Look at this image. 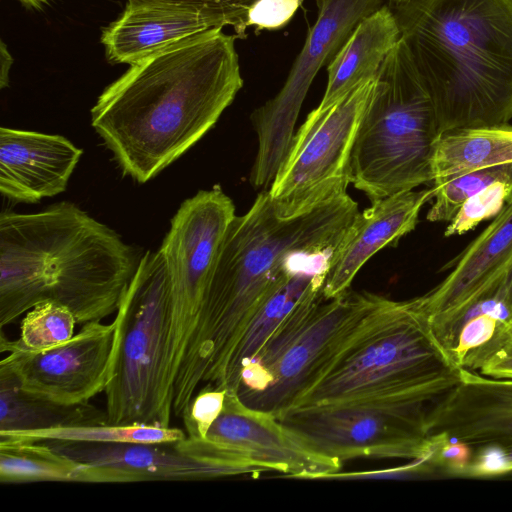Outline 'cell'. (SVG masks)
<instances>
[{
  "label": "cell",
  "instance_id": "obj_1",
  "mask_svg": "<svg viewBox=\"0 0 512 512\" xmlns=\"http://www.w3.org/2000/svg\"><path fill=\"white\" fill-rule=\"evenodd\" d=\"M236 38L218 27L173 43L100 94L91 124L124 174L149 181L216 124L243 86Z\"/></svg>",
  "mask_w": 512,
  "mask_h": 512
},
{
  "label": "cell",
  "instance_id": "obj_2",
  "mask_svg": "<svg viewBox=\"0 0 512 512\" xmlns=\"http://www.w3.org/2000/svg\"><path fill=\"white\" fill-rule=\"evenodd\" d=\"M359 213L348 194L294 217L280 216L269 192L235 216L212 269L176 373L194 391L220 385L234 348L264 298L301 253L334 250Z\"/></svg>",
  "mask_w": 512,
  "mask_h": 512
},
{
  "label": "cell",
  "instance_id": "obj_3",
  "mask_svg": "<svg viewBox=\"0 0 512 512\" xmlns=\"http://www.w3.org/2000/svg\"><path fill=\"white\" fill-rule=\"evenodd\" d=\"M141 257L77 205L0 214V326L44 300L67 306L78 325L116 313Z\"/></svg>",
  "mask_w": 512,
  "mask_h": 512
},
{
  "label": "cell",
  "instance_id": "obj_4",
  "mask_svg": "<svg viewBox=\"0 0 512 512\" xmlns=\"http://www.w3.org/2000/svg\"><path fill=\"white\" fill-rule=\"evenodd\" d=\"M440 133L512 120V0L392 7Z\"/></svg>",
  "mask_w": 512,
  "mask_h": 512
},
{
  "label": "cell",
  "instance_id": "obj_5",
  "mask_svg": "<svg viewBox=\"0 0 512 512\" xmlns=\"http://www.w3.org/2000/svg\"><path fill=\"white\" fill-rule=\"evenodd\" d=\"M461 369L434 337L415 298H387L289 411L357 403L436 405L460 380Z\"/></svg>",
  "mask_w": 512,
  "mask_h": 512
},
{
  "label": "cell",
  "instance_id": "obj_6",
  "mask_svg": "<svg viewBox=\"0 0 512 512\" xmlns=\"http://www.w3.org/2000/svg\"><path fill=\"white\" fill-rule=\"evenodd\" d=\"M441 135L432 99L401 39L382 63L355 137L350 178L372 202L433 184Z\"/></svg>",
  "mask_w": 512,
  "mask_h": 512
},
{
  "label": "cell",
  "instance_id": "obj_7",
  "mask_svg": "<svg viewBox=\"0 0 512 512\" xmlns=\"http://www.w3.org/2000/svg\"><path fill=\"white\" fill-rule=\"evenodd\" d=\"M312 286L241 372L237 395L280 417L323 376L346 343L387 298L348 290L326 299Z\"/></svg>",
  "mask_w": 512,
  "mask_h": 512
},
{
  "label": "cell",
  "instance_id": "obj_8",
  "mask_svg": "<svg viewBox=\"0 0 512 512\" xmlns=\"http://www.w3.org/2000/svg\"><path fill=\"white\" fill-rule=\"evenodd\" d=\"M114 323L113 377L104 391L108 423L170 426L172 298L160 250L141 257Z\"/></svg>",
  "mask_w": 512,
  "mask_h": 512
},
{
  "label": "cell",
  "instance_id": "obj_9",
  "mask_svg": "<svg viewBox=\"0 0 512 512\" xmlns=\"http://www.w3.org/2000/svg\"><path fill=\"white\" fill-rule=\"evenodd\" d=\"M375 80L326 109L312 110L294 134L268 191L280 216L294 217L347 194L352 149Z\"/></svg>",
  "mask_w": 512,
  "mask_h": 512
},
{
  "label": "cell",
  "instance_id": "obj_10",
  "mask_svg": "<svg viewBox=\"0 0 512 512\" xmlns=\"http://www.w3.org/2000/svg\"><path fill=\"white\" fill-rule=\"evenodd\" d=\"M436 405L340 404L298 408L277 418L316 451L341 462L356 458L417 460L432 454L433 440L427 428Z\"/></svg>",
  "mask_w": 512,
  "mask_h": 512
},
{
  "label": "cell",
  "instance_id": "obj_11",
  "mask_svg": "<svg viewBox=\"0 0 512 512\" xmlns=\"http://www.w3.org/2000/svg\"><path fill=\"white\" fill-rule=\"evenodd\" d=\"M317 17L280 91L251 114L258 150L250 181L271 183L287 156L300 109L319 70L331 61L356 26L383 0H316Z\"/></svg>",
  "mask_w": 512,
  "mask_h": 512
},
{
  "label": "cell",
  "instance_id": "obj_12",
  "mask_svg": "<svg viewBox=\"0 0 512 512\" xmlns=\"http://www.w3.org/2000/svg\"><path fill=\"white\" fill-rule=\"evenodd\" d=\"M43 442L82 465L81 483L203 480L269 472L241 451L187 435L152 444Z\"/></svg>",
  "mask_w": 512,
  "mask_h": 512
},
{
  "label": "cell",
  "instance_id": "obj_13",
  "mask_svg": "<svg viewBox=\"0 0 512 512\" xmlns=\"http://www.w3.org/2000/svg\"><path fill=\"white\" fill-rule=\"evenodd\" d=\"M235 216V206L220 186L200 190L182 202L159 249L171 287L173 382L217 255Z\"/></svg>",
  "mask_w": 512,
  "mask_h": 512
},
{
  "label": "cell",
  "instance_id": "obj_14",
  "mask_svg": "<svg viewBox=\"0 0 512 512\" xmlns=\"http://www.w3.org/2000/svg\"><path fill=\"white\" fill-rule=\"evenodd\" d=\"M116 327L92 321L67 342L30 352L14 350L0 362L26 392L61 404L89 402L113 377Z\"/></svg>",
  "mask_w": 512,
  "mask_h": 512
},
{
  "label": "cell",
  "instance_id": "obj_15",
  "mask_svg": "<svg viewBox=\"0 0 512 512\" xmlns=\"http://www.w3.org/2000/svg\"><path fill=\"white\" fill-rule=\"evenodd\" d=\"M206 439L248 455L269 472L302 479H326L342 462L316 451L274 414L252 408L226 390L223 408Z\"/></svg>",
  "mask_w": 512,
  "mask_h": 512
},
{
  "label": "cell",
  "instance_id": "obj_16",
  "mask_svg": "<svg viewBox=\"0 0 512 512\" xmlns=\"http://www.w3.org/2000/svg\"><path fill=\"white\" fill-rule=\"evenodd\" d=\"M427 432L473 449L496 447L506 455L512 472V378L461 369L460 380L430 414Z\"/></svg>",
  "mask_w": 512,
  "mask_h": 512
},
{
  "label": "cell",
  "instance_id": "obj_17",
  "mask_svg": "<svg viewBox=\"0 0 512 512\" xmlns=\"http://www.w3.org/2000/svg\"><path fill=\"white\" fill-rule=\"evenodd\" d=\"M433 197V187L410 190L372 202L359 211L331 254L324 297L332 299L350 290L354 277L374 254L415 229L421 209Z\"/></svg>",
  "mask_w": 512,
  "mask_h": 512
},
{
  "label": "cell",
  "instance_id": "obj_18",
  "mask_svg": "<svg viewBox=\"0 0 512 512\" xmlns=\"http://www.w3.org/2000/svg\"><path fill=\"white\" fill-rule=\"evenodd\" d=\"M82 152L61 135L1 127V194L36 203L62 193Z\"/></svg>",
  "mask_w": 512,
  "mask_h": 512
},
{
  "label": "cell",
  "instance_id": "obj_19",
  "mask_svg": "<svg viewBox=\"0 0 512 512\" xmlns=\"http://www.w3.org/2000/svg\"><path fill=\"white\" fill-rule=\"evenodd\" d=\"M448 276L415 298L427 321L449 315L512 270V196L491 223L444 269Z\"/></svg>",
  "mask_w": 512,
  "mask_h": 512
},
{
  "label": "cell",
  "instance_id": "obj_20",
  "mask_svg": "<svg viewBox=\"0 0 512 512\" xmlns=\"http://www.w3.org/2000/svg\"><path fill=\"white\" fill-rule=\"evenodd\" d=\"M428 324L457 367L480 371L512 340V270L459 309Z\"/></svg>",
  "mask_w": 512,
  "mask_h": 512
},
{
  "label": "cell",
  "instance_id": "obj_21",
  "mask_svg": "<svg viewBox=\"0 0 512 512\" xmlns=\"http://www.w3.org/2000/svg\"><path fill=\"white\" fill-rule=\"evenodd\" d=\"M218 28L183 10L127 4L104 29L101 42L111 63L134 64L178 41Z\"/></svg>",
  "mask_w": 512,
  "mask_h": 512
},
{
  "label": "cell",
  "instance_id": "obj_22",
  "mask_svg": "<svg viewBox=\"0 0 512 512\" xmlns=\"http://www.w3.org/2000/svg\"><path fill=\"white\" fill-rule=\"evenodd\" d=\"M400 37L391 7L383 5L364 18L328 63L327 86L317 108L330 107L361 83L376 77Z\"/></svg>",
  "mask_w": 512,
  "mask_h": 512
},
{
  "label": "cell",
  "instance_id": "obj_23",
  "mask_svg": "<svg viewBox=\"0 0 512 512\" xmlns=\"http://www.w3.org/2000/svg\"><path fill=\"white\" fill-rule=\"evenodd\" d=\"M512 163V125L465 127L442 133L432 160L433 185L473 170Z\"/></svg>",
  "mask_w": 512,
  "mask_h": 512
},
{
  "label": "cell",
  "instance_id": "obj_24",
  "mask_svg": "<svg viewBox=\"0 0 512 512\" xmlns=\"http://www.w3.org/2000/svg\"><path fill=\"white\" fill-rule=\"evenodd\" d=\"M107 414L86 403L61 404L32 395L0 367V432L105 424Z\"/></svg>",
  "mask_w": 512,
  "mask_h": 512
},
{
  "label": "cell",
  "instance_id": "obj_25",
  "mask_svg": "<svg viewBox=\"0 0 512 512\" xmlns=\"http://www.w3.org/2000/svg\"><path fill=\"white\" fill-rule=\"evenodd\" d=\"M82 465L44 442L0 441V481L78 482Z\"/></svg>",
  "mask_w": 512,
  "mask_h": 512
},
{
  "label": "cell",
  "instance_id": "obj_26",
  "mask_svg": "<svg viewBox=\"0 0 512 512\" xmlns=\"http://www.w3.org/2000/svg\"><path fill=\"white\" fill-rule=\"evenodd\" d=\"M186 432L171 426L145 424H97L28 431L0 432V441H68L87 443H170Z\"/></svg>",
  "mask_w": 512,
  "mask_h": 512
},
{
  "label": "cell",
  "instance_id": "obj_27",
  "mask_svg": "<svg viewBox=\"0 0 512 512\" xmlns=\"http://www.w3.org/2000/svg\"><path fill=\"white\" fill-rule=\"evenodd\" d=\"M76 325L75 316L67 306L44 300L26 312L18 339L9 340L1 333L0 351L39 352L54 348L73 337Z\"/></svg>",
  "mask_w": 512,
  "mask_h": 512
},
{
  "label": "cell",
  "instance_id": "obj_28",
  "mask_svg": "<svg viewBox=\"0 0 512 512\" xmlns=\"http://www.w3.org/2000/svg\"><path fill=\"white\" fill-rule=\"evenodd\" d=\"M509 177H512V163L473 170L434 184L433 203L427 220L449 223L470 197L490 184Z\"/></svg>",
  "mask_w": 512,
  "mask_h": 512
},
{
  "label": "cell",
  "instance_id": "obj_29",
  "mask_svg": "<svg viewBox=\"0 0 512 512\" xmlns=\"http://www.w3.org/2000/svg\"><path fill=\"white\" fill-rule=\"evenodd\" d=\"M134 6L163 7L196 13L215 27L230 26L237 37L245 36L248 11L257 0H127Z\"/></svg>",
  "mask_w": 512,
  "mask_h": 512
},
{
  "label": "cell",
  "instance_id": "obj_30",
  "mask_svg": "<svg viewBox=\"0 0 512 512\" xmlns=\"http://www.w3.org/2000/svg\"><path fill=\"white\" fill-rule=\"evenodd\" d=\"M512 196V177L496 181L470 197L449 222L444 236L461 235L495 217Z\"/></svg>",
  "mask_w": 512,
  "mask_h": 512
},
{
  "label": "cell",
  "instance_id": "obj_31",
  "mask_svg": "<svg viewBox=\"0 0 512 512\" xmlns=\"http://www.w3.org/2000/svg\"><path fill=\"white\" fill-rule=\"evenodd\" d=\"M226 389L204 385L187 405L182 416L186 435L192 438L206 437L212 423L220 414Z\"/></svg>",
  "mask_w": 512,
  "mask_h": 512
},
{
  "label": "cell",
  "instance_id": "obj_32",
  "mask_svg": "<svg viewBox=\"0 0 512 512\" xmlns=\"http://www.w3.org/2000/svg\"><path fill=\"white\" fill-rule=\"evenodd\" d=\"M303 0H257L248 11L247 26L257 30L279 29L294 16Z\"/></svg>",
  "mask_w": 512,
  "mask_h": 512
},
{
  "label": "cell",
  "instance_id": "obj_33",
  "mask_svg": "<svg viewBox=\"0 0 512 512\" xmlns=\"http://www.w3.org/2000/svg\"><path fill=\"white\" fill-rule=\"evenodd\" d=\"M479 372L492 377L512 378V340L489 359Z\"/></svg>",
  "mask_w": 512,
  "mask_h": 512
},
{
  "label": "cell",
  "instance_id": "obj_34",
  "mask_svg": "<svg viewBox=\"0 0 512 512\" xmlns=\"http://www.w3.org/2000/svg\"><path fill=\"white\" fill-rule=\"evenodd\" d=\"M0 59H1L0 87L4 88V87L8 86V84H9V70H10L13 60H12V57L3 41H1Z\"/></svg>",
  "mask_w": 512,
  "mask_h": 512
},
{
  "label": "cell",
  "instance_id": "obj_35",
  "mask_svg": "<svg viewBox=\"0 0 512 512\" xmlns=\"http://www.w3.org/2000/svg\"><path fill=\"white\" fill-rule=\"evenodd\" d=\"M18 1H20L22 4H24L28 7L40 9L43 5L47 4L48 2H50L52 0H18Z\"/></svg>",
  "mask_w": 512,
  "mask_h": 512
},
{
  "label": "cell",
  "instance_id": "obj_36",
  "mask_svg": "<svg viewBox=\"0 0 512 512\" xmlns=\"http://www.w3.org/2000/svg\"><path fill=\"white\" fill-rule=\"evenodd\" d=\"M389 1H390V4L392 7H397V6L408 4L415 0H389Z\"/></svg>",
  "mask_w": 512,
  "mask_h": 512
}]
</instances>
